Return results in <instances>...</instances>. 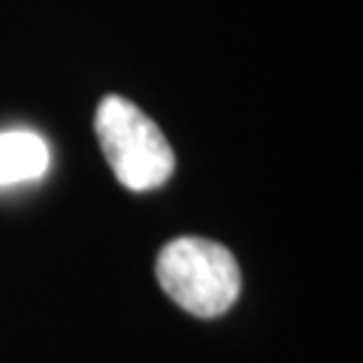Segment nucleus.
I'll return each instance as SVG.
<instances>
[{"label": "nucleus", "mask_w": 363, "mask_h": 363, "mask_svg": "<svg viewBox=\"0 0 363 363\" xmlns=\"http://www.w3.org/2000/svg\"><path fill=\"white\" fill-rule=\"evenodd\" d=\"M157 281L167 297L197 318H218L240 297V267L224 245L200 236H179L157 255Z\"/></svg>", "instance_id": "obj_1"}, {"label": "nucleus", "mask_w": 363, "mask_h": 363, "mask_svg": "<svg viewBox=\"0 0 363 363\" xmlns=\"http://www.w3.org/2000/svg\"><path fill=\"white\" fill-rule=\"evenodd\" d=\"M49 169V145L30 130L0 133V188L40 179Z\"/></svg>", "instance_id": "obj_3"}, {"label": "nucleus", "mask_w": 363, "mask_h": 363, "mask_svg": "<svg viewBox=\"0 0 363 363\" xmlns=\"http://www.w3.org/2000/svg\"><path fill=\"white\" fill-rule=\"evenodd\" d=\"M97 143L112 173L128 191L161 188L173 176L176 155L161 128L145 112L118 94L104 97L94 118Z\"/></svg>", "instance_id": "obj_2"}]
</instances>
